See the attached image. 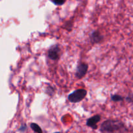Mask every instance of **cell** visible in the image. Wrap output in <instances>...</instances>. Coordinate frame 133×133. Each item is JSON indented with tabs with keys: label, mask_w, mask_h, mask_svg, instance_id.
Instances as JSON below:
<instances>
[{
	"label": "cell",
	"mask_w": 133,
	"mask_h": 133,
	"mask_svg": "<svg viewBox=\"0 0 133 133\" xmlns=\"http://www.w3.org/2000/svg\"><path fill=\"white\" fill-rule=\"evenodd\" d=\"M88 64L85 63H81L79 64L77 68V71L75 76L77 77V79H81L84 75L87 74V71H88Z\"/></svg>",
	"instance_id": "obj_4"
},
{
	"label": "cell",
	"mask_w": 133,
	"mask_h": 133,
	"mask_svg": "<svg viewBox=\"0 0 133 133\" xmlns=\"http://www.w3.org/2000/svg\"><path fill=\"white\" fill-rule=\"evenodd\" d=\"M52 2L57 5H62L65 3L66 0H51Z\"/></svg>",
	"instance_id": "obj_9"
},
{
	"label": "cell",
	"mask_w": 133,
	"mask_h": 133,
	"mask_svg": "<svg viewBox=\"0 0 133 133\" xmlns=\"http://www.w3.org/2000/svg\"><path fill=\"white\" fill-rule=\"evenodd\" d=\"M101 120V116L99 115H96L90 118L87 121V125L90 127L92 129H97V123Z\"/></svg>",
	"instance_id": "obj_5"
},
{
	"label": "cell",
	"mask_w": 133,
	"mask_h": 133,
	"mask_svg": "<svg viewBox=\"0 0 133 133\" xmlns=\"http://www.w3.org/2000/svg\"><path fill=\"white\" fill-rule=\"evenodd\" d=\"M60 55H61V49L58 45H53L48 51V57L53 61L58 60L60 58Z\"/></svg>",
	"instance_id": "obj_3"
},
{
	"label": "cell",
	"mask_w": 133,
	"mask_h": 133,
	"mask_svg": "<svg viewBox=\"0 0 133 133\" xmlns=\"http://www.w3.org/2000/svg\"><path fill=\"white\" fill-rule=\"evenodd\" d=\"M124 128V124L120 121L117 119H108L102 123L100 127V131L102 132L113 133Z\"/></svg>",
	"instance_id": "obj_1"
},
{
	"label": "cell",
	"mask_w": 133,
	"mask_h": 133,
	"mask_svg": "<svg viewBox=\"0 0 133 133\" xmlns=\"http://www.w3.org/2000/svg\"><path fill=\"white\" fill-rule=\"evenodd\" d=\"M111 99L112 101H115V102H118V101H122L124 99V97H122V96H119V95H113L111 96Z\"/></svg>",
	"instance_id": "obj_8"
},
{
	"label": "cell",
	"mask_w": 133,
	"mask_h": 133,
	"mask_svg": "<svg viewBox=\"0 0 133 133\" xmlns=\"http://www.w3.org/2000/svg\"><path fill=\"white\" fill-rule=\"evenodd\" d=\"M55 133H60V132H55Z\"/></svg>",
	"instance_id": "obj_10"
},
{
	"label": "cell",
	"mask_w": 133,
	"mask_h": 133,
	"mask_svg": "<svg viewBox=\"0 0 133 133\" xmlns=\"http://www.w3.org/2000/svg\"><path fill=\"white\" fill-rule=\"evenodd\" d=\"M103 36L98 31H94L90 35V39L92 44H97L103 40Z\"/></svg>",
	"instance_id": "obj_6"
},
{
	"label": "cell",
	"mask_w": 133,
	"mask_h": 133,
	"mask_svg": "<svg viewBox=\"0 0 133 133\" xmlns=\"http://www.w3.org/2000/svg\"><path fill=\"white\" fill-rule=\"evenodd\" d=\"M87 91L84 89H78L68 96V100L71 103L80 102L87 96Z\"/></svg>",
	"instance_id": "obj_2"
},
{
	"label": "cell",
	"mask_w": 133,
	"mask_h": 133,
	"mask_svg": "<svg viewBox=\"0 0 133 133\" xmlns=\"http://www.w3.org/2000/svg\"><path fill=\"white\" fill-rule=\"evenodd\" d=\"M31 128L32 129V131L36 133H43L41 127L38 125V124L35 123H31Z\"/></svg>",
	"instance_id": "obj_7"
}]
</instances>
